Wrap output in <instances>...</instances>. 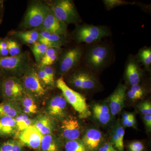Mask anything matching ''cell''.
Instances as JSON below:
<instances>
[{"instance_id":"cell-5","label":"cell","mask_w":151,"mask_h":151,"mask_svg":"<svg viewBox=\"0 0 151 151\" xmlns=\"http://www.w3.org/2000/svg\"><path fill=\"white\" fill-rule=\"evenodd\" d=\"M49 9V7L45 1H30L17 30L38 28L42 24Z\"/></svg>"},{"instance_id":"cell-3","label":"cell","mask_w":151,"mask_h":151,"mask_svg":"<svg viewBox=\"0 0 151 151\" xmlns=\"http://www.w3.org/2000/svg\"><path fill=\"white\" fill-rule=\"evenodd\" d=\"M35 63L29 52L16 56L0 57V74L4 77H21Z\"/></svg>"},{"instance_id":"cell-2","label":"cell","mask_w":151,"mask_h":151,"mask_svg":"<svg viewBox=\"0 0 151 151\" xmlns=\"http://www.w3.org/2000/svg\"><path fill=\"white\" fill-rule=\"evenodd\" d=\"M65 76L64 81L68 86L83 96L94 94L102 88L97 75L81 65Z\"/></svg>"},{"instance_id":"cell-21","label":"cell","mask_w":151,"mask_h":151,"mask_svg":"<svg viewBox=\"0 0 151 151\" xmlns=\"http://www.w3.org/2000/svg\"><path fill=\"white\" fill-rule=\"evenodd\" d=\"M125 129L121 122H117L113 127L111 134V142L117 151H124V137Z\"/></svg>"},{"instance_id":"cell-33","label":"cell","mask_w":151,"mask_h":151,"mask_svg":"<svg viewBox=\"0 0 151 151\" xmlns=\"http://www.w3.org/2000/svg\"><path fill=\"white\" fill-rule=\"evenodd\" d=\"M17 115V112L14 106L8 102L0 103V118L4 117L13 118Z\"/></svg>"},{"instance_id":"cell-6","label":"cell","mask_w":151,"mask_h":151,"mask_svg":"<svg viewBox=\"0 0 151 151\" xmlns=\"http://www.w3.org/2000/svg\"><path fill=\"white\" fill-rule=\"evenodd\" d=\"M84 48L82 44H76L75 46L63 49L54 65L56 74L63 77L81 65Z\"/></svg>"},{"instance_id":"cell-27","label":"cell","mask_w":151,"mask_h":151,"mask_svg":"<svg viewBox=\"0 0 151 151\" xmlns=\"http://www.w3.org/2000/svg\"><path fill=\"white\" fill-rule=\"evenodd\" d=\"M0 132L4 134L12 133L17 128L15 119L9 117H4L0 119Z\"/></svg>"},{"instance_id":"cell-47","label":"cell","mask_w":151,"mask_h":151,"mask_svg":"<svg viewBox=\"0 0 151 151\" xmlns=\"http://www.w3.org/2000/svg\"><path fill=\"white\" fill-rule=\"evenodd\" d=\"M0 128H1V124H0Z\"/></svg>"},{"instance_id":"cell-28","label":"cell","mask_w":151,"mask_h":151,"mask_svg":"<svg viewBox=\"0 0 151 151\" xmlns=\"http://www.w3.org/2000/svg\"><path fill=\"white\" fill-rule=\"evenodd\" d=\"M5 38L7 44L9 55L11 56H16L22 52V43L17 39L8 36H6Z\"/></svg>"},{"instance_id":"cell-9","label":"cell","mask_w":151,"mask_h":151,"mask_svg":"<svg viewBox=\"0 0 151 151\" xmlns=\"http://www.w3.org/2000/svg\"><path fill=\"white\" fill-rule=\"evenodd\" d=\"M35 65V63L20 78L26 94L31 97H43L46 94V89L38 77Z\"/></svg>"},{"instance_id":"cell-1","label":"cell","mask_w":151,"mask_h":151,"mask_svg":"<svg viewBox=\"0 0 151 151\" xmlns=\"http://www.w3.org/2000/svg\"><path fill=\"white\" fill-rule=\"evenodd\" d=\"M114 59L113 46L102 40L84 46L81 65L97 74L112 64Z\"/></svg>"},{"instance_id":"cell-39","label":"cell","mask_w":151,"mask_h":151,"mask_svg":"<svg viewBox=\"0 0 151 151\" xmlns=\"http://www.w3.org/2000/svg\"><path fill=\"white\" fill-rule=\"evenodd\" d=\"M128 148L129 151H144L145 147L141 141H134L128 145Z\"/></svg>"},{"instance_id":"cell-8","label":"cell","mask_w":151,"mask_h":151,"mask_svg":"<svg viewBox=\"0 0 151 151\" xmlns=\"http://www.w3.org/2000/svg\"><path fill=\"white\" fill-rule=\"evenodd\" d=\"M56 86L60 90L66 102L78 113L80 119H86L91 116L85 97L68 86L63 77H60L56 80Z\"/></svg>"},{"instance_id":"cell-23","label":"cell","mask_w":151,"mask_h":151,"mask_svg":"<svg viewBox=\"0 0 151 151\" xmlns=\"http://www.w3.org/2000/svg\"><path fill=\"white\" fill-rule=\"evenodd\" d=\"M63 50L62 47H49L42 60L40 65H54Z\"/></svg>"},{"instance_id":"cell-10","label":"cell","mask_w":151,"mask_h":151,"mask_svg":"<svg viewBox=\"0 0 151 151\" xmlns=\"http://www.w3.org/2000/svg\"><path fill=\"white\" fill-rule=\"evenodd\" d=\"M144 70L141 68L135 56L130 55L125 65L124 77L127 85L131 87L143 81Z\"/></svg>"},{"instance_id":"cell-32","label":"cell","mask_w":151,"mask_h":151,"mask_svg":"<svg viewBox=\"0 0 151 151\" xmlns=\"http://www.w3.org/2000/svg\"><path fill=\"white\" fill-rule=\"evenodd\" d=\"M24 146L19 141L9 140L0 145V151H23Z\"/></svg>"},{"instance_id":"cell-35","label":"cell","mask_w":151,"mask_h":151,"mask_svg":"<svg viewBox=\"0 0 151 151\" xmlns=\"http://www.w3.org/2000/svg\"><path fill=\"white\" fill-rule=\"evenodd\" d=\"M15 120L17 127L21 132L32 126V121L26 114H23L17 116Z\"/></svg>"},{"instance_id":"cell-20","label":"cell","mask_w":151,"mask_h":151,"mask_svg":"<svg viewBox=\"0 0 151 151\" xmlns=\"http://www.w3.org/2000/svg\"><path fill=\"white\" fill-rule=\"evenodd\" d=\"M7 36L17 39L22 44L29 45L37 41L39 32L37 29L12 30Z\"/></svg>"},{"instance_id":"cell-18","label":"cell","mask_w":151,"mask_h":151,"mask_svg":"<svg viewBox=\"0 0 151 151\" xmlns=\"http://www.w3.org/2000/svg\"><path fill=\"white\" fill-rule=\"evenodd\" d=\"M38 31L39 37L37 41L47 47H62L68 43V37L58 35L46 31Z\"/></svg>"},{"instance_id":"cell-11","label":"cell","mask_w":151,"mask_h":151,"mask_svg":"<svg viewBox=\"0 0 151 151\" xmlns=\"http://www.w3.org/2000/svg\"><path fill=\"white\" fill-rule=\"evenodd\" d=\"M1 93L3 97L10 100L21 98L25 94L20 78L14 77H4Z\"/></svg>"},{"instance_id":"cell-26","label":"cell","mask_w":151,"mask_h":151,"mask_svg":"<svg viewBox=\"0 0 151 151\" xmlns=\"http://www.w3.org/2000/svg\"><path fill=\"white\" fill-rule=\"evenodd\" d=\"M28 46L34 57L35 64L40 65L42 60L49 47L38 41Z\"/></svg>"},{"instance_id":"cell-36","label":"cell","mask_w":151,"mask_h":151,"mask_svg":"<svg viewBox=\"0 0 151 151\" xmlns=\"http://www.w3.org/2000/svg\"><path fill=\"white\" fill-rule=\"evenodd\" d=\"M35 67L38 77L39 78L41 83L45 86H54L55 85L52 83L40 65H37L35 64Z\"/></svg>"},{"instance_id":"cell-17","label":"cell","mask_w":151,"mask_h":151,"mask_svg":"<svg viewBox=\"0 0 151 151\" xmlns=\"http://www.w3.org/2000/svg\"><path fill=\"white\" fill-rule=\"evenodd\" d=\"M43 135L32 125L22 131L19 135L20 142L30 148L39 151Z\"/></svg>"},{"instance_id":"cell-24","label":"cell","mask_w":151,"mask_h":151,"mask_svg":"<svg viewBox=\"0 0 151 151\" xmlns=\"http://www.w3.org/2000/svg\"><path fill=\"white\" fill-rule=\"evenodd\" d=\"M40 150V151H62L60 143L51 134L43 136Z\"/></svg>"},{"instance_id":"cell-29","label":"cell","mask_w":151,"mask_h":151,"mask_svg":"<svg viewBox=\"0 0 151 151\" xmlns=\"http://www.w3.org/2000/svg\"><path fill=\"white\" fill-rule=\"evenodd\" d=\"M33 126L43 136L50 134L52 131V124L47 117H42L38 119Z\"/></svg>"},{"instance_id":"cell-15","label":"cell","mask_w":151,"mask_h":151,"mask_svg":"<svg viewBox=\"0 0 151 151\" xmlns=\"http://www.w3.org/2000/svg\"><path fill=\"white\" fill-rule=\"evenodd\" d=\"M89 107L91 116L97 123L103 127L110 124L113 117L106 101L94 102Z\"/></svg>"},{"instance_id":"cell-16","label":"cell","mask_w":151,"mask_h":151,"mask_svg":"<svg viewBox=\"0 0 151 151\" xmlns=\"http://www.w3.org/2000/svg\"><path fill=\"white\" fill-rule=\"evenodd\" d=\"M81 140L89 151H97L105 141L103 133L94 127H90L85 129Z\"/></svg>"},{"instance_id":"cell-34","label":"cell","mask_w":151,"mask_h":151,"mask_svg":"<svg viewBox=\"0 0 151 151\" xmlns=\"http://www.w3.org/2000/svg\"><path fill=\"white\" fill-rule=\"evenodd\" d=\"M103 2L107 10L110 11L116 7L127 5H134L135 2H129L124 0H103Z\"/></svg>"},{"instance_id":"cell-4","label":"cell","mask_w":151,"mask_h":151,"mask_svg":"<svg viewBox=\"0 0 151 151\" xmlns=\"http://www.w3.org/2000/svg\"><path fill=\"white\" fill-rule=\"evenodd\" d=\"M75 25V28L70 33L69 37L78 44H90L102 40V39L111 35V29L106 26L85 23Z\"/></svg>"},{"instance_id":"cell-46","label":"cell","mask_w":151,"mask_h":151,"mask_svg":"<svg viewBox=\"0 0 151 151\" xmlns=\"http://www.w3.org/2000/svg\"><path fill=\"white\" fill-rule=\"evenodd\" d=\"M4 78V77L0 74V92L1 93V88L2 83Z\"/></svg>"},{"instance_id":"cell-42","label":"cell","mask_w":151,"mask_h":151,"mask_svg":"<svg viewBox=\"0 0 151 151\" xmlns=\"http://www.w3.org/2000/svg\"><path fill=\"white\" fill-rule=\"evenodd\" d=\"M142 119L147 132L150 133L151 131V115H142Z\"/></svg>"},{"instance_id":"cell-44","label":"cell","mask_w":151,"mask_h":151,"mask_svg":"<svg viewBox=\"0 0 151 151\" xmlns=\"http://www.w3.org/2000/svg\"><path fill=\"white\" fill-rule=\"evenodd\" d=\"M4 1L3 0H0V25L1 24L4 19Z\"/></svg>"},{"instance_id":"cell-41","label":"cell","mask_w":151,"mask_h":151,"mask_svg":"<svg viewBox=\"0 0 151 151\" xmlns=\"http://www.w3.org/2000/svg\"><path fill=\"white\" fill-rule=\"evenodd\" d=\"M97 151H117L111 142H104Z\"/></svg>"},{"instance_id":"cell-22","label":"cell","mask_w":151,"mask_h":151,"mask_svg":"<svg viewBox=\"0 0 151 151\" xmlns=\"http://www.w3.org/2000/svg\"><path fill=\"white\" fill-rule=\"evenodd\" d=\"M150 92V88L142 81L139 84L130 87L126 93V99L137 102L143 99Z\"/></svg>"},{"instance_id":"cell-25","label":"cell","mask_w":151,"mask_h":151,"mask_svg":"<svg viewBox=\"0 0 151 151\" xmlns=\"http://www.w3.org/2000/svg\"><path fill=\"white\" fill-rule=\"evenodd\" d=\"M138 62L143 65L146 71H150L151 66V48L145 47L139 50L135 56Z\"/></svg>"},{"instance_id":"cell-45","label":"cell","mask_w":151,"mask_h":151,"mask_svg":"<svg viewBox=\"0 0 151 151\" xmlns=\"http://www.w3.org/2000/svg\"><path fill=\"white\" fill-rule=\"evenodd\" d=\"M136 119H135L134 115L133 114L132 118L130 119V121L128 122L126 126V128H136Z\"/></svg>"},{"instance_id":"cell-38","label":"cell","mask_w":151,"mask_h":151,"mask_svg":"<svg viewBox=\"0 0 151 151\" xmlns=\"http://www.w3.org/2000/svg\"><path fill=\"white\" fill-rule=\"evenodd\" d=\"M42 69L48 76L50 81L54 85L56 86V81H55V76L56 75L55 67L54 65L41 66Z\"/></svg>"},{"instance_id":"cell-37","label":"cell","mask_w":151,"mask_h":151,"mask_svg":"<svg viewBox=\"0 0 151 151\" xmlns=\"http://www.w3.org/2000/svg\"><path fill=\"white\" fill-rule=\"evenodd\" d=\"M138 111L142 115H151V103L149 100H144L137 105Z\"/></svg>"},{"instance_id":"cell-31","label":"cell","mask_w":151,"mask_h":151,"mask_svg":"<svg viewBox=\"0 0 151 151\" xmlns=\"http://www.w3.org/2000/svg\"><path fill=\"white\" fill-rule=\"evenodd\" d=\"M64 150L65 151H89L81 139L67 141Z\"/></svg>"},{"instance_id":"cell-30","label":"cell","mask_w":151,"mask_h":151,"mask_svg":"<svg viewBox=\"0 0 151 151\" xmlns=\"http://www.w3.org/2000/svg\"><path fill=\"white\" fill-rule=\"evenodd\" d=\"M23 110L27 114H35L37 112V107L32 97L25 94L22 98Z\"/></svg>"},{"instance_id":"cell-43","label":"cell","mask_w":151,"mask_h":151,"mask_svg":"<svg viewBox=\"0 0 151 151\" xmlns=\"http://www.w3.org/2000/svg\"><path fill=\"white\" fill-rule=\"evenodd\" d=\"M133 113L126 112L123 113L122 115V119L121 123L122 126L124 128H126V126L128 122L130 121V119L133 116Z\"/></svg>"},{"instance_id":"cell-12","label":"cell","mask_w":151,"mask_h":151,"mask_svg":"<svg viewBox=\"0 0 151 151\" xmlns=\"http://www.w3.org/2000/svg\"><path fill=\"white\" fill-rule=\"evenodd\" d=\"M127 89L125 85L119 83L116 89L105 100L108 103L113 117L118 115L124 108Z\"/></svg>"},{"instance_id":"cell-40","label":"cell","mask_w":151,"mask_h":151,"mask_svg":"<svg viewBox=\"0 0 151 151\" xmlns=\"http://www.w3.org/2000/svg\"><path fill=\"white\" fill-rule=\"evenodd\" d=\"M7 44L5 38L0 37V57L9 56Z\"/></svg>"},{"instance_id":"cell-19","label":"cell","mask_w":151,"mask_h":151,"mask_svg":"<svg viewBox=\"0 0 151 151\" xmlns=\"http://www.w3.org/2000/svg\"><path fill=\"white\" fill-rule=\"evenodd\" d=\"M67 103L62 94L55 95L52 98L48 107L50 116L60 119H63L66 116Z\"/></svg>"},{"instance_id":"cell-7","label":"cell","mask_w":151,"mask_h":151,"mask_svg":"<svg viewBox=\"0 0 151 151\" xmlns=\"http://www.w3.org/2000/svg\"><path fill=\"white\" fill-rule=\"evenodd\" d=\"M52 12L60 21L68 26L80 24L82 21L72 0L45 1Z\"/></svg>"},{"instance_id":"cell-13","label":"cell","mask_w":151,"mask_h":151,"mask_svg":"<svg viewBox=\"0 0 151 151\" xmlns=\"http://www.w3.org/2000/svg\"><path fill=\"white\" fill-rule=\"evenodd\" d=\"M61 129L63 136L67 141L78 139L84 131L80 121L71 117L62 120Z\"/></svg>"},{"instance_id":"cell-14","label":"cell","mask_w":151,"mask_h":151,"mask_svg":"<svg viewBox=\"0 0 151 151\" xmlns=\"http://www.w3.org/2000/svg\"><path fill=\"white\" fill-rule=\"evenodd\" d=\"M67 28L68 25L57 18L50 9L42 24L37 29L68 37Z\"/></svg>"}]
</instances>
